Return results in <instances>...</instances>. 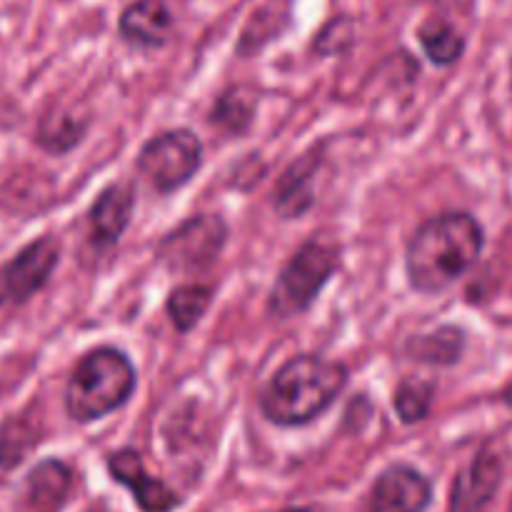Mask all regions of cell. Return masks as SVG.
I'll return each mask as SVG.
<instances>
[{
    "label": "cell",
    "mask_w": 512,
    "mask_h": 512,
    "mask_svg": "<svg viewBox=\"0 0 512 512\" xmlns=\"http://www.w3.org/2000/svg\"><path fill=\"white\" fill-rule=\"evenodd\" d=\"M338 248L325 240H308L293 253V258L280 270L278 283L270 293L268 310L278 318H293L305 313L320 290L325 288L338 268Z\"/></svg>",
    "instance_id": "4"
},
{
    "label": "cell",
    "mask_w": 512,
    "mask_h": 512,
    "mask_svg": "<svg viewBox=\"0 0 512 512\" xmlns=\"http://www.w3.org/2000/svg\"><path fill=\"white\" fill-rule=\"evenodd\" d=\"M38 425L28 415H18L0 425V465L5 470L15 468L30 450L35 448L40 438Z\"/></svg>",
    "instance_id": "19"
},
{
    "label": "cell",
    "mask_w": 512,
    "mask_h": 512,
    "mask_svg": "<svg viewBox=\"0 0 512 512\" xmlns=\"http://www.w3.org/2000/svg\"><path fill=\"white\" fill-rule=\"evenodd\" d=\"M500 478H503L500 460L490 453H480L455 480L450 512H483L485 505L493 500Z\"/></svg>",
    "instance_id": "12"
},
{
    "label": "cell",
    "mask_w": 512,
    "mask_h": 512,
    "mask_svg": "<svg viewBox=\"0 0 512 512\" xmlns=\"http://www.w3.org/2000/svg\"><path fill=\"white\" fill-rule=\"evenodd\" d=\"M465 338L458 328H440L435 333L418 335L408 343V355L433 365H450L463 353Z\"/></svg>",
    "instance_id": "17"
},
{
    "label": "cell",
    "mask_w": 512,
    "mask_h": 512,
    "mask_svg": "<svg viewBox=\"0 0 512 512\" xmlns=\"http://www.w3.org/2000/svg\"><path fill=\"white\" fill-rule=\"evenodd\" d=\"M83 133H85V123H75L73 115L50 113L45 115L43 123H40L38 140L43 148L53 150V153H65V150H70L75 143H78Z\"/></svg>",
    "instance_id": "21"
},
{
    "label": "cell",
    "mask_w": 512,
    "mask_h": 512,
    "mask_svg": "<svg viewBox=\"0 0 512 512\" xmlns=\"http://www.w3.org/2000/svg\"><path fill=\"white\" fill-rule=\"evenodd\" d=\"M430 480L408 465H393L373 485L368 512H423L428 508Z\"/></svg>",
    "instance_id": "8"
},
{
    "label": "cell",
    "mask_w": 512,
    "mask_h": 512,
    "mask_svg": "<svg viewBox=\"0 0 512 512\" xmlns=\"http://www.w3.org/2000/svg\"><path fill=\"white\" fill-rule=\"evenodd\" d=\"M320 163H323V153H320L318 148H313L305 155H300V158L280 175L273 205L283 218H300V215L313 205V178L315 173H318Z\"/></svg>",
    "instance_id": "13"
},
{
    "label": "cell",
    "mask_w": 512,
    "mask_h": 512,
    "mask_svg": "<svg viewBox=\"0 0 512 512\" xmlns=\"http://www.w3.org/2000/svg\"><path fill=\"white\" fill-rule=\"evenodd\" d=\"M510 400H512V390H510Z\"/></svg>",
    "instance_id": "23"
},
{
    "label": "cell",
    "mask_w": 512,
    "mask_h": 512,
    "mask_svg": "<svg viewBox=\"0 0 512 512\" xmlns=\"http://www.w3.org/2000/svg\"><path fill=\"white\" fill-rule=\"evenodd\" d=\"M348 385V370L323 355H298L278 368L265 385L260 410L283 428L305 425L323 415Z\"/></svg>",
    "instance_id": "2"
},
{
    "label": "cell",
    "mask_w": 512,
    "mask_h": 512,
    "mask_svg": "<svg viewBox=\"0 0 512 512\" xmlns=\"http://www.w3.org/2000/svg\"><path fill=\"white\" fill-rule=\"evenodd\" d=\"M108 470L113 480L133 493L135 503L145 512H170L178 505V495L158 478H150L143 468V460L135 450H118L108 458Z\"/></svg>",
    "instance_id": "9"
},
{
    "label": "cell",
    "mask_w": 512,
    "mask_h": 512,
    "mask_svg": "<svg viewBox=\"0 0 512 512\" xmlns=\"http://www.w3.org/2000/svg\"><path fill=\"white\" fill-rule=\"evenodd\" d=\"M285 512H313V510H285Z\"/></svg>",
    "instance_id": "22"
},
{
    "label": "cell",
    "mask_w": 512,
    "mask_h": 512,
    "mask_svg": "<svg viewBox=\"0 0 512 512\" xmlns=\"http://www.w3.org/2000/svg\"><path fill=\"white\" fill-rule=\"evenodd\" d=\"M225 240H228V225L220 215H193L160 240L155 258L168 270L195 273L218 260Z\"/></svg>",
    "instance_id": "6"
},
{
    "label": "cell",
    "mask_w": 512,
    "mask_h": 512,
    "mask_svg": "<svg viewBox=\"0 0 512 512\" xmlns=\"http://www.w3.org/2000/svg\"><path fill=\"white\" fill-rule=\"evenodd\" d=\"M135 368L115 348H95L75 365L65 388V410L78 423L100 420L130 400Z\"/></svg>",
    "instance_id": "3"
},
{
    "label": "cell",
    "mask_w": 512,
    "mask_h": 512,
    "mask_svg": "<svg viewBox=\"0 0 512 512\" xmlns=\"http://www.w3.org/2000/svg\"><path fill=\"white\" fill-rule=\"evenodd\" d=\"M255 105H258V95L248 85H235L228 88L218 98V103L213 105V113H210V123L220 130V133L230 135V138H238L245 135L253 125L255 118Z\"/></svg>",
    "instance_id": "15"
},
{
    "label": "cell",
    "mask_w": 512,
    "mask_h": 512,
    "mask_svg": "<svg viewBox=\"0 0 512 512\" xmlns=\"http://www.w3.org/2000/svg\"><path fill=\"white\" fill-rule=\"evenodd\" d=\"M213 303L208 285H180L168 295V315L180 333H190Z\"/></svg>",
    "instance_id": "16"
},
{
    "label": "cell",
    "mask_w": 512,
    "mask_h": 512,
    "mask_svg": "<svg viewBox=\"0 0 512 512\" xmlns=\"http://www.w3.org/2000/svg\"><path fill=\"white\" fill-rule=\"evenodd\" d=\"M173 33V13L165 0H135L120 15V35L138 48H160Z\"/></svg>",
    "instance_id": "11"
},
{
    "label": "cell",
    "mask_w": 512,
    "mask_h": 512,
    "mask_svg": "<svg viewBox=\"0 0 512 512\" xmlns=\"http://www.w3.org/2000/svg\"><path fill=\"white\" fill-rule=\"evenodd\" d=\"M483 243V228L468 213H445L425 220L405 250L410 285L425 295L443 293L478 263Z\"/></svg>",
    "instance_id": "1"
},
{
    "label": "cell",
    "mask_w": 512,
    "mask_h": 512,
    "mask_svg": "<svg viewBox=\"0 0 512 512\" xmlns=\"http://www.w3.org/2000/svg\"><path fill=\"white\" fill-rule=\"evenodd\" d=\"M393 403L403 423H420L428 418L430 408H433V385L418 378L403 380L395 390Z\"/></svg>",
    "instance_id": "20"
},
{
    "label": "cell",
    "mask_w": 512,
    "mask_h": 512,
    "mask_svg": "<svg viewBox=\"0 0 512 512\" xmlns=\"http://www.w3.org/2000/svg\"><path fill=\"white\" fill-rule=\"evenodd\" d=\"M73 488V473L60 460H45L30 470L25 480V510L28 512H60Z\"/></svg>",
    "instance_id": "14"
},
{
    "label": "cell",
    "mask_w": 512,
    "mask_h": 512,
    "mask_svg": "<svg viewBox=\"0 0 512 512\" xmlns=\"http://www.w3.org/2000/svg\"><path fill=\"white\" fill-rule=\"evenodd\" d=\"M135 190L130 183H115L100 193L90 208V238L98 248H113L133 215Z\"/></svg>",
    "instance_id": "10"
},
{
    "label": "cell",
    "mask_w": 512,
    "mask_h": 512,
    "mask_svg": "<svg viewBox=\"0 0 512 512\" xmlns=\"http://www.w3.org/2000/svg\"><path fill=\"white\" fill-rule=\"evenodd\" d=\"M203 143L195 133L180 128L158 135L138 155V170L158 193H173L183 188L200 170Z\"/></svg>",
    "instance_id": "5"
},
{
    "label": "cell",
    "mask_w": 512,
    "mask_h": 512,
    "mask_svg": "<svg viewBox=\"0 0 512 512\" xmlns=\"http://www.w3.org/2000/svg\"><path fill=\"white\" fill-rule=\"evenodd\" d=\"M58 260L60 245L50 235L25 245L0 273V303L20 305L33 298L50 280Z\"/></svg>",
    "instance_id": "7"
},
{
    "label": "cell",
    "mask_w": 512,
    "mask_h": 512,
    "mask_svg": "<svg viewBox=\"0 0 512 512\" xmlns=\"http://www.w3.org/2000/svg\"><path fill=\"white\" fill-rule=\"evenodd\" d=\"M418 38L425 55H428L435 65H453L465 50V38L448 23V20H428V23L420 28Z\"/></svg>",
    "instance_id": "18"
}]
</instances>
